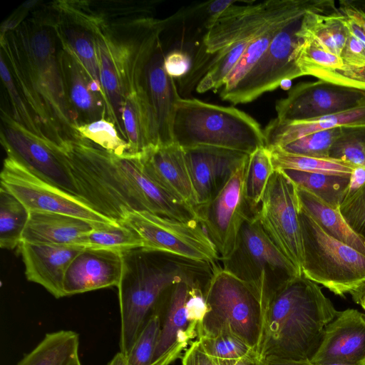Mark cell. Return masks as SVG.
Masks as SVG:
<instances>
[{"mask_svg":"<svg viewBox=\"0 0 365 365\" xmlns=\"http://www.w3.org/2000/svg\"><path fill=\"white\" fill-rule=\"evenodd\" d=\"M55 36L51 19L34 17L1 31V48L24 100L48 138L59 145L81 136L74 130L78 123L65 93Z\"/></svg>","mask_w":365,"mask_h":365,"instance_id":"obj_1","label":"cell"},{"mask_svg":"<svg viewBox=\"0 0 365 365\" xmlns=\"http://www.w3.org/2000/svg\"><path fill=\"white\" fill-rule=\"evenodd\" d=\"M61 10L92 34L108 118L125 137L121 113L125 97L143 86L145 67L160 40L165 21L145 16L108 17L86 2L59 1Z\"/></svg>","mask_w":365,"mask_h":365,"instance_id":"obj_2","label":"cell"},{"mask_svg":"<svg viewBox=\"0 0 365 365\" xmlns=\"http://www.w3.org/2000/svg\"><path fill=\"white\" fill-rule=\"evenodd\" d=\"M337 313L317 283L303 275L286 282L264 309L258 354L264 359L310 361Z\"/></svg>","mask_w":365,"mask_h":365,"instance_id":"obj_3","label":"cell"},{"mask_svg":"<svg viewBox=\"0 0 365 365\" xmlns=\"http://www.w3.org/2000/svg\"><path fill=\"white\" fill-rule=\"evenodd\" d=\"M63 153L79 196L96 211L123 224L128 212L147 210L146 178L138 155L112 154L79 137L57 145Z\"/></svg>","mask_w":365,"mask_h":365,"instance_id":"obj_4","label":"cell"},{"mask_svg":"<svg viewBox=\"0 0 365 365\" xmlns=\"http://www.w3.org/2000/svg\"><path fill=\"white\" fill-rule=\"evenodd\" d=\"M239 1L225 10L204 35L202 43L184 81L197 86L236 43L252 40L275 21L306 11L329 12L335 7L331 0H268Z\"/></svg>","mask_w":365,"mask_h":365,"instance_id":"obj_5","label":"cell"},{"mask_svg":"<svg viewBox=\"0 0 365 365\" xmlns=\"http://www.w3.org/2000/svg\"><path fill=\"white\" fill-rule=\"evenodd\" d=\"M161 252L139 247L123 252V269L118 287L120 315V351L125 356L163 294L190 276Z\"/></svg>","mask_w":365,"mask_h":365,"instance_id":"obj_6","label":"cell"},{"mask_svg":"<svg viewBox=\"0 0 365 365\" xmlns=\"http://www.w3.org/2000/svg\"><path fill=\"white\" fill-rule=\"evenodd\" d=\"M173 135L183 148L210 146L250 154L266 146L263 130L250 115L196 98L177 101Z\"/></svg>","mask_w":365,"mask_h":365,"instance_id":"obj_7","label":"cell"},{"mask_svg":"<svg viewBox=\"0 0 365 365\" xmlns=\"http://www.w3.org/2000/svg\"><path fill=\"white\" fill-rule=\"evenodd\" d=\"M207 311L197 337L233 334L257 352L261 340L264 311L251 287L228 269H217L204 292Z\"/></svg>","mask_w":365,"mask_h":365,"instance_id":"obj_8","label":"cell"},{"mask_svg":"<svg viewBox=\"0 0 365 365\" xmlns=\"http://www.w3.org/2000/svg\"><path fill=\"white\" fill-rule=\"evenodd\" d=\"M299 220L303 276L339 296L365 282V255L329 235L301 207Z\"/></svg>","mask_w":365,"mask_h":365,"instance_id":"obj_9","label":"cell"},{"mask_svg":"<svg viewBox=\"0 0 365 365\" xmlns=\"http://www.w3.org/2000/svg\"><path fill=\"white\" fill-rule=\"evenodd\" d=\"M225 269L247 283L259 298L263 311L282 284L302 276L281 252L254 216H248L238 235L236 249Z\"/></svg>","mask_w":365,"mask_h":365,"instance_id":"obj_10","label":"cell"},{"mask_svg":"<svg viewBox=\"0 0 365 365\" xmlns=\"http://www.w3.org/2000/svg\"><path fill=\"white\" fill-rule=\"evenodd\" d=\"M123 224L132 228L146 250L200 263L219 259L218 251L197 220L180 221L147 210L128 212Z\"/></svg>","mask_w":365,"mask_h":365,"instance_id":"obj_11","label":"cell"},{"mask_svg":"<svg viewBox=\"0 0 365 365\" xmlns=\"http://www.w3.org/2000/svg\"><path fill=\"white\" fill-rule=\"evenodd\" d=\"M299 211L296 185L284 171L274 170L254 217L302 275L304 252Z\"/></svg>","mask_w":365,"mask_h":365,"instance_id":"obj_12","label":"cell"},{"mask_svg":"<svg viewBox=\"0 0 365 365\" xmlns=\"http://www.w3.org/2000/svg\"><path fill=\"white\" fill-rule=\"evenodd\" d=\"M1 119V143L7 156L42 180L80 197L67 160L57 144L32 133L3 110Z\"/></svg>","mask_w":365,"mask_h":365,"instance_id":"obj_13","label":"cell"},{"mask_svg":"<svg viewBox=\"0 0 365 365\" xmlns=\"http://www.w3.org/2000/svg\"><path fill=\"white\" fill-rule=\"evenodd\" d=\"M1 185L12 193L29 212H50L71 215L96 223H116L82 198L38 178L7 156L0 174Z\"/></svg>","mask_w":365,"mask_h":365,"instance_id":"obj_14","label":"cell"},{"mask_svg":"<svg viewBox=\"0 0 365 365\" xmlns=\"http://www.w3.org/2000/svg\"><path fill=\"white\" fill-rule=\"evenodd\" d=\"M247 155L234 169L215 195L197 210V220L226 261L235 252L245 212Z\"/></svg>","mask_w":365,"mask_h":365,"instance_id":"obj_15","label":"cell"},{"mask_svg":"<svg viewBox=\"0 0 365 365\" xmlns=\"http://www.w3.org/2000/svg\"><path fill=\"white\" fill-rule=\"evenodd\" d=\"M302 17L292 21L274 36L264 54L222 100L235 105L250 103L274 90L282 81L302 76L292 59Z\"/></svg>","mask_w":365,"mask_h":365,"instance_id":"obj_16","label":"cell"},{"mask_svg":"<svg viewBox=\"0 0 365 365\" xmlns=\"http://www.w3.org/2000/svg\"><path fill=\"white\" fill-rule=\"evenodd\" d=\"M365 105V91L322 80L299 83L276 103L281 122H296L340 113Z\"/></svg>","mask_w":365,"mask_h":365,"instance_id":"obj_17","label":"cell"},{"mask_svg":"<svg viewBox=\"0 0 365 365\" xmlns=\"http://www.w3.org/2000/svg\"><path fill=\"white\" fill-rule=\"evenodd\" d=\"M192 278L175 284L162 296L155 312L160 319V334L151 365H170L197 337L198 325L192 320L187 299Z\"/></svg>","mask_w":365,"mask_h":365,"instance_id":"obj_18","label":"cell"},{"mask_svg":"<svg viewBox=\"0 0 365 365\" xmlns=\"http://www.w3.org/2000/svg\"><path fill=\"white\" fill-rule=\"evenodd\" d=\"M138 157L150 178L196 211L198 199L183 148L175 142L151 146L138 154Z\"/></svg>","mask_w":365,"mask_h":365,"instance_id":"obj_19","label":"cell"},{"mask_svg":"<svg viewBox=\"0 0 365 365\" xmlns=\"http://www.w3.org/2000/svg\"><path fill=\"white\" fill-rule=\"evenodd\" d=\"M310 361L316 365L331 361L365 365V314L353 309L338 312L325 327Z\"/></svg>","mask_w":365,"mask_h":365,"instance_id":"obj_20","label":"cell"},{"mask_svg":"<svg viewBox=\"0 0 365 365\" xmlns=\"http://www.w3.org/2000/svg\"><path fill=\"white\" fill-rule=\"evenodd\" d=\"M165 56L160 39L146 63L143 77L158 145L174 142L173 119L180 98L174 78L165 70Z\"/></svg>","mask_w":365,"mask_h":365,"instance_id":"obj_21","label":"cell"},{"mask_svg":"<svg viewBox=\"0 0 365 365\" xmlns=\"http://www.w3.org/2000/svg\"><path fill=\"white\" fill-rule=\"evenodd\" d=\"M58 61L66 98L78 125L105 118L106 115L108 118L104 92L90 78L76 56L61 46Z\"/></svg>","mask_w":365,"mask_h":365,"instance_id":"obj_22","label":"cell"},{"mask_svg":"<svg viewBox=\"0 0 365 365\" xmlns=\"http://www.w3.org/2000/svg\"><path fill=\"white\" fill-rule=\"evenodd\" d=\"M123 253L85 247L72 260L63 280L65 297L118 285Z\"/></svg>","mask_w":365,"mask_h":365,"instance_id":"obj_23","label":"cell"},{"mask_svg":"<svg viewBox=\"0 0 365 365\" xmlns=\"http://www.w3.org/2000/svg\"><path fill=\"white\" fill-rule=\"evenodd\" d=\"M19 247L27 280L41 285L55 298L65 297L63 280L66 270L85 247L24 242Z\"/></svg>","mask_w":365,"mask_h":365,"instance_id":"obj_24","label":"cell"},{"mask_svg":"<svg viewBox=\"0 0 365 365\" xmlns=\"http://www.w3.org/2000/svg\"><path fill=\"white\" fill-rule=\"evenodd\" d=\"M199 205L210 201L249 154L210 146L184 148Z\"/></svg>","mask_w":365,"mask_h":365,"instance_id":"obj_25","label":"cell"},{"mask_svg":"<svg viewBox=\"0 0 365 365\" xmlns=\"http://www.w3.org/2000/svg\"><path fill=\"white\" fill-rule=\"evenodd\" d=\"M365 126V105L316 118L296 122L271 120L263 130L267 148H279L317 131L339 127Z\"/></svg>","mask_w":365,"mask_h":365,"instance_id":"obj_26","label":"cell"},{"mask_svg":"<svg viewBox=\"0 0 365 365\" xmlns=\"http://www.w3.org/2000/svg\"><path fill=\"white\" fill-rule=\"evenodd\" d=\"M101 224L107 223L93 222L61 213L31 211L21 242L77 245L82 235Z\"/></svg>","mask_w":365,"mask_h":365,"instance_id":"obj_27","label":"cell"},{"mask_svg":"<svg viewBox=\"0 0 365 365\" xmlns=\"http://www.w3.org/2000/svg\"><path fill=\"white\" fill-rule=\"evenodd\" d=\"M121 118L129 154L138 155L151 146L158 145L143 85L125 97Z\"/></svg>","mask_w":365,"mask_h":365,"instance_id":"obj_28","label":"cell"},{"mask_svg":"<svg viewBox=\"0 0 365 365\" xmlns=\"http://www.w3.org/2000/svg\"><path fill=\"white\" fill-rule=\"evenodd\" d=\"M344 19L339 9L331 12L307 11L302 19L297 36L340 57L348 36Z\"/></svg>","mask_w":365,"mask_h":365,"instance_id":"obj_29","label":"cell"},{"mask_svg":"<svg viewBox=\"0 0 365 365\" xmlns=\"http://www.w3.org/2000/svg\"><path fill=\"white\" fill-rule=\"evenodd\" d=\"M296 186L299 206L302 210L329 235L365 255V242L350 227L339 208H333L309 190Z\"/></svg>","mask_w":365,"mask_h":365,"instance_id":"obj_30","label":"cell"},{"mask_svg":"<svg viewBox=\"0 0 365 365\" xmlns=\"http://www.w3.org/2000/svg\"><path fill=\"white\" fill-rule=\"evenodd\" d=\"M79 342L73 331L48 333L16 365H74L80 361Z\"/></svg>","mask_w":365,"mask_h":365,"instance_id":"obj_31","label":"cell"},{"mask_svg":"<svg viewBox=\"0 0 365 365\" xmlns=\"http://www.w3.org/2000/svg\"><path fill=\"white\" fill-rule=\"evenodd\" d=\"M307 11H301L282 18L256 37L247 46L238 63L226 78L220 93V98L232 91L239 84L264 54L274 36L283 28L292 21L302 17Z\"/></svg>","mask_w":365,"mask_h":365,"instance_id":"obj_32","label":"cell"},{"mask_svg":"<svg viewBox=\"0 0 365 365\" xmlns=\"http://www.w3.org/2000/svg\"><path fill=\"white\" fill-rule=\"evenodd\" d=\"M282 171L295 185L309 190L335 209L339 208L349 191L351 176L293 170Z\"/></svg>","mask_w":365,"mask_h":365,"instance_id":"obj_33","label":"cell"},{"mask_svg":"<svg viewBox=\"0 0 365 365\" xmlns=\"http://www.w3.org/2000/svg\"><path fill=\"white\" fill-rule=\"evenodd\" d=\"M274 170H293L307 173L351 176L357 167L351 163L331 158H319L297 155L277 148H267Z\"/></svg>","mask_w":365,"mask_h":365,"instance_id":"obj_34","label":"cell"},{"mask_svg":"<svg viewBox=\"0 0 365 365\" xmlns=\"http://www.w3.org/2000/svg\"><path fill=\"white\" fill-rule=\"evenodd\" d=\"M78 245L94 249L125 252L142 247L139 235L125 224H101L82 235Z\"/></svg>","mask_w":365,"mask_h":365,"instance_id":"obj_35","label":"cell"},{"mask_svg":"<svg viewBox=\"0 0 365 365\" xmlns=\"http://www.w3.org/2000/svg\"><path fill=\"white\" fill-rule=\"evenodd\" d=\"M30 212L12 193L0 188V247L12 250L19 246Z\"/></svg>","mask_w":365,"mask_h":365,"instance_id":"obj_36","label":"cell"},{"mask_svg":"<svg viewBox=\"0 0 365 365\" xmlns=\"http://www.w3.org/2000/svg\"><path fill=\"white\" fill-rule=\"evenodd\" d=\"M274 170L270 152L266 146L259 147L249 154L245 198L252 210L257 211Z\"/></svg>","mask_w":365,"mask_h":365,"instance_id":"obj_37","label":"cell"},{"mask_svg":"<svg viewBox=\"0 0 365 365\" xmlns=\"http://www.w3.org/2000/svg\"><path fill=\"white\" fill-rule=\"evenodd\" d=\"M77 134L105 150L122 156L129 154V145L126 140L118 134L115 125L108 119L79 124L74 126Z\"/></svg>","mask_w":365,"mask_h":365,"instance_id":"obj_38","label":"cell"},{"mask_svg":"<svg viewBox=\"0 0 365 365\" xmlns=\"http://www.w3.org/2000/svg\"><path fill=\"white\" fill-rule=\"evenodd\" d=\"M329 157L365 168V126L342 127Z\"/></svg>","mask_w":365,"mask_h":365,"instance_id":"obj_39","label":"cell"},{"mask_svg":"<svg viewBox=\"0 0 365 365\" xmlns=\"http://www.w3.org/2000/svg\"><path fill=\"white\" fill-rule=\"evenodd\" d=\"M292 59L302 76L312 69H336L344 65L339 56L312 41L299 38L293 51Z\"/></svg>","mask_w":365,"mask_h":365,"instance_id":"obj_40","label":"cell"},{"mask_svg":"<svg viewBox=\"0 0 365 365\" xmlns=\"http://www.w3.org/2000/svg\"><path fill=\"white\" fill-rule=\"evenodd\" d=\"M0 73L13 107V118L26 129L38 137L49 139L19 93L3 56L0 58Z\"/></svg>","mask_w":365,"mask_h":365,"instance_id":"obj_41","label":"cell"},{"mask_svg":"<svg viewBox=\"0 0 365 365\" xmlns=\"http://www.w3.org/2000/svg\"><path fill=\"white\" fill-rule=\"evenodd\" d=\"M204 351L215 358L237 361L252 352H257L244 340L230 333L197 338Z\"/></svg>","mask_w":365,"mask_h":365,"instance_id":"obj_42","label":"cell"},{"mask_svg":"<svg viewBox=\"0 0 365 365\" xmlns=\"http://www.w3.org/2000/svg\"><path fill=\"white\" fill-rule=\"evenodd\" d=\"M342 127L312 133L282 147L284 151L314 158H329V151L336 139L341 133Z\"/></svg>","mask_w":365,"mask_h":365,"instance_id":"obj_43","label":"cell"},{"mask_svg":"<svg viewBox=\"0 0 365 365\" xmlns=\"http://www.w3.org/2000/svg\"><path fill=\"white\" fill-rule=\"evenodd\" d=\"M160 334V319L155 312L125 356L130 365H151Z\"/></svg>","mask_w":365,"mask_h":365,"instance_id":"obj_44","label":"cell"},{"mask_svg":"<svg viewBox=\"0 0 365 365\" xmlns=\"http://www.w3.org/2000/svg\"><path fill=\"white\" fill-rule=\"evenodd\" d=\"M305 76H312L334 84L365 91V66L344 65L340 68H316L307 71Z\"/></svg>","mask_w":365,"mask_h":365,"instance_id":"obj_45","label":"cell"},{"mask_svg":"<svg viewBox=\"0 0 365 365\" xmlns=\"http://www.w3.org/2000/svg\"><path fill=\"white\" fill-rule=\"evenodd\" d=\"M339 210L350 227L365 242V182L347 194Z\"/></svg>","mask_w":365,"mask_h":365,"instance_id":"obj_46","label":"cell"},{"mask_svg":"<svg viewBox=\"0 0 365 365\" xmlns=\"http://www.w3.org/2000/svg\"><path fill=\"white\" fill-rule=\"evenodd\" d=\"M235 362L211 356L204 351L197 339L185 350L182 359V365H233Z\"/></svg>","mask_w":365,"mask_h":365,"instance_id":"obj_47","label":"cell"},{"mask_svg":"<svg viewBox=\"0 0 365 365\" xmlns=\"http://www.w3.org/2000/svg\"><path fill=\"white\" fill-rule=\"evenodd\" d=\"M191 66V58L185 51L174 50L165 56V70L173 78L185 76Z\"/></svg>","mask_w":365,"mask_h":365,"instance_id":"obj_48","label":"cell"},{"mask_svg":"<svg viewBox=\"0 0 365 365\" xmlns=\"http://www.w3.org/2000/svg\"><path fill=\"white\" fill-rule=\"evenodd\" d=\"M340 58L344 65L365 66V44L348 31V36Z\"/></svg>","mask_w":365,"mask_h":365,"instance_id":"obj_49","label":"cell"},{"mask_svg":"<svg viewBox=\"0 0 365 365\" xmlns=\"http://www.w3.org/2000/svg\"><path fill=\"white\" fill-rule=\"evenodd\" d=\"M347 19L357 25L365 34V12L360 9L350 5L347 1L341 2L339 9Z\"/></svg>","mask_w":365,"mask_h":365,"instance_id":"obj_50","label":"cell"},{"mask_svg":"<svg viewBox=\"0 0 365 365\" xmlns=\"http://www.w3.org/2000/svg\"><path fill=\"white\" fill-rule=\"evenodd\" d=\"M365 182V168L357 167L350 177L349 191L354 192Z\"/></svg>","mask_w":365,"mask_h":365,"instance_id":"obj_51","label":"cell"},{"mask_svg":"<svg viewBox=\"0 0 365 365\" xmlns=\"http://www.w3.org/2000/svg\"><path fill=\"white\" fill-rule=\"evenodd\" d=\"M233 365H267L265 359L257 352H252L237 361Z\"/></svg>","mask_w":365,"mask_h":365,"instance_id":"obj_52","label":"cell"},{"mask_svg":"<svg viewBox=\"0 0 365 365\" xmlns=\"http://www.w3.org/2000/svg\"><path fill=\"white\" fill-rule=\"evenodd\" d=\"M267 365H316L310 361H297L284 359H266Z\"/></svg>","mask_w":365,"mask_h":365,"instance_id":"obj_53","label":"cell"},{"mask_svg":"<svg viewBox=\"0 0 365 365\" xmlns=\"http://www.w3.org/2000/svg\"><path fill=\"white\" fill-rule=\"evenodd\" d=\"M106 365H130L125 356L120 351L118 352Z\"/></svg>","mask_w":365,"mask_h":365,"instance_id":"obj_54","label":"cell"},{"mask_svg":"<svg viewBox=\"0 0 365 365\" xmlns=\"http://www.w3.org/2000/svg\"><path fill=\"white\" fill-rule=\"evenodd\" d=\"M353 300L358 304L359 301L365 296V282L356 289L350 292Z\"/></svg>","mask_w":365,"mask_h":365,"instance_id":"obj_55","label":"cell"},{"mask_svg":"<svg viewBox=\"0 0 365 365\" xmlns=\"http://www.w3.org/2000/svg\"><path fill=\"white\" fill-rule=\"evenodd\" d=\"M318 365H361V364H354L340 362V361H331V362H326V363L320 364Z\"/></svg>","mask_w":365,"mask_h":365,"instance_id":"obj_56","label":"cell"},{"mask_svg":"<svg viewBox=\"0 0 365 365\" xmlns=\"http://www.w3.org/2000/svg\"><path fill=\"white\" fill-rule=\"evenodd\" d=\"M358 304H359L361 307L363 308V309L365 311V296L363 297L358 302Z\"/></svg>","mask_w":365,"mask_h":365,"instance_id":"obj_57","label":"cell"},{"mask_svg":"<svg viewBox=\"0 0 365 365\" xmlns=\"http://www.w3.org/2000/svg\"><path fill=\"white\" fill-rule=\"evenodd\" d=\"M74 365H82L81 363V361H78V362H76Z\"/></svg>","mask_w":365,"mask_h":365,"instance_id":"obj_58","label":"cell"}]
</instances>
